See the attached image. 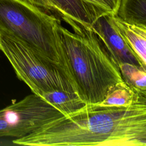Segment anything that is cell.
I'll return each mask as SVG.
<instances>
[{"label":"cell","instance_id":"6da1fadb","mask_svg":"<svg viewBox=\"0 0 146 146\" xmlns=\"http://www.w3.org/2000/svg\"><path fill=\"white\" fill-rule=\"evenodd\" d=\"M133 89V102L127 107L85 105L66 122L68 143L146 145V89Z\"/></svg>","mask_w":146,"mask_h":146},{"label":"cell","instance_id":"7a4b0ae2","mask_svg":"<svg viewBox=\"0 0 146 146\" xmlns=\"http://www.w3.org/2000/svg\"><path fill=\"white\" fill-rule=\"evenodd\" d=\"M70 27L72 31L61 24L59 32L78 96L86 105L98 104L123 78L92 27L75 23Z\"/></svg>","mask_w":146,"mask_h":146},{"label":"cell","instance_id":"3957f363","mask_svg":"<svg viewBox=\"0 0 146 146\" xmlns=\"http://www.w3.org/2000/svg\"><path fill=\"white\" fill-rule=\"evenodd\" d=\"M60 25L59 18L27 0H0V31L25 42L60 66L75 85L61 43Z\"/></svg>","mask_w":146,"mask_h":146},{"label":"cell","instance_id":"277c9868","mask_svg":"<svg viewBox=\"0 0 146 146\" xmlns=\"http://www.w3.org/2000/svg\"><path fill=\"white\" fill-rule=\"evenodd\" d=\"M0 46L17 78L33 94L40 96L47 92L62 91L78 95L76 86L64 70L27 43L0 31Z\"/></svg>","mask_w":146,"mask_h":146},{"label":"cell","instance_id":"5b68a950","mask_svg":"<svg viewBox=\"0 0 146 146\" xmlns=\"http://www.w3.org/2000/svg\"><path fill=\"white\" fill-rule=\"evenodd\" d=\"M112 15L108 14L101 16L92 26L111 59L117 67L120 64L128 63L146 70L145 66L115 28L111 20Z\"/></svg>","mask_w":146,"mask_h":146},{"label":"cell","instance_id":"8992f818","mask_svg":"<svg viewBox=\"0 0 146 146\" xmlns=\"http://www.w3.org/2000/svg\"><path fill=\"white\" fill-rule=\"evenodd\" d=\"M55 15L69 26L74 23L91 26L101 16L108 13L84 0H51Z\"/></svg>","mask_w":146,"mask_h":146},{"label":"cell","instance_id":"52a82bcc","mask_svg":"<svg viewBox=\"0 0 146 146\" xmlns=\"http://www.w3.org/2000/svg\"><path fill=\"white\" fill-rule=\"evenodd\" d=\"M111 20L122 38L146 67V27L125 22L113 14Z\"/></svg>","mask_w":146,"mask_h":146},{"label":"cell","instance_id":"ba28073f","mask_svg":"<svg viewBox=\"0 0 146 146\" xmlns=\"http://www.w3.org/2000/svg\"><path fill=\"white\" fill-rule=\"evenodd\" d=\"M40 96L60 110L67 117H70L86 105L75 93L52 91L44 92Z\"/></svg>","mask_w":146,"mask_h":146},{"label":"cell","instance_id":"9c48e42d","mask_svg":"<svg viewBox=\"0 0 146 146\" xmlns=\"http://www.w3.org/2000/svg\"><path fill=\"white\" fill-rule=\"evenodd\" d=\"M116 16L129 23L146 25V0H121Z\"/></svg>","mask_w":146,"mask_h":146},{"label":"cell","instance_id":"30bf717a","mask_svg":"<svg viewBox=\"0 0 146 146\" xmlns=\"http://www.w3.org/2000/svg\"><path fill=\"white\" fill-rule=\"evenodd\" d=\"M135 91L124 81L117 83L108 92L105 99L94 106L99 107H127L135 97Z\"/></svg>","mask_w":146,"mask_h":146},{"label":"cell","instance_id":"8fae6325","mask_svg":"<svg viewBox=\"0 0 146 146\" xmlns=\"http://www.w3.org/2000/svg\"><path fill=\"white\" fill-rule=\"evenodd\" d=\"M124 81L131 88L146 89V70L128 63L118 66Z\"/></svg>","mask_w":146,"mask_h":146},{"label":"cell","instance_id":"7c38bea8","mask_svg":"<svg viewBox=\"0 0 146 146\" xmlns=\"http://www.w3.org/2000/svg\"><path fill=\"white\" fill-rule=\"evenodd\" d=\"M6 136L17 139L23 137V135L9 121L5 112L2 108L0 110V137Z\"/></svg>","mask_w":146,"mask_h":146},{"label":"cell","instance_id":"4fadbf2b","mask_svg":"<svg viewBox=\"0 0 146 146\" xmlns=\"http://www.w3.org/2000/svg\"><path fill=\"white\" fill-rule=\"evenodd\" d=\"M108 14L116 15L121 0H84Z\"/></svg>","mask_w":146,"mask_h":146},{"label":"cell","instance_id":"5bb4252c","mask_svg":"<svg viewBox=\"0 0 146 146\" xmlns=\"http://www.w3.org/2000/svg\"><path fill=\"white\" fill-rule=\"evenodd\" d=\"M43 10L55 15V7L51 0H27Z\"/></svg>","mask_w":146,"mask_h":146},{"label":"cell","instance_id":"9a60e30c","mask_svg":"<svg viewBox=\"0 0 146 146\" xmlns=\"http://www.w3.org/2000/svg\"><path fill=\"white\" fill-rule=\"evenodd\" d=\"M142 26H143V25H142ZM145 26V27H146V25H145V26Z\"/></svg>","mask_w":146,"mask_h":146},{"label":"cell","instance_id":"2e32d148","mask_svg":"<svg viewBox=\"0 0 146 146\" xmlns=\"http://www.w3.org/2000/svg\"><path fill=\"white\" fill-rule=\"evenodd\" d=\"M0 51H1V46H0Z\"/></svg>","mask_w":146,"mask_h":146}]
</instances>
